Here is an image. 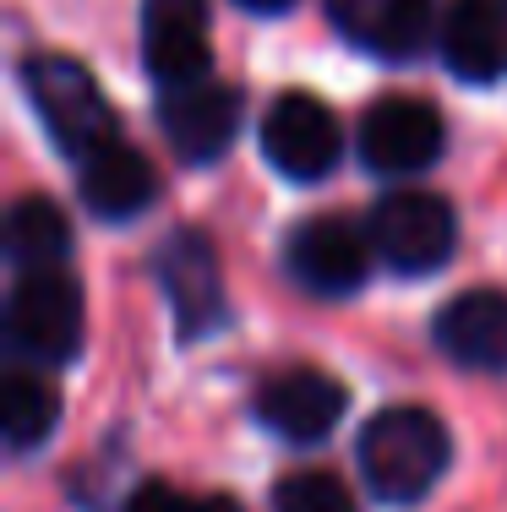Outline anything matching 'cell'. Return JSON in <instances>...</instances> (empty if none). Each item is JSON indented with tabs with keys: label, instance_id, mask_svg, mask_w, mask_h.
Here are the masks:
<instances>
[{
	"label": "cell",
	"instance_id": "ba28073f",
	"mask_svg": "<svg viewBox=\"0 0 507 512\" xmlns=\"http://www.w3.org/2000/svg\"><path fill=\"white\" fill-rule=\"evenodd\" d=\"M159 284L169 295V316L175 333L186 344H197L202 333L224 322V273H219V251L202 229H175L159 246Z\"/></svg>",
	"mask_w": 507,
	"mask_h": 512
},
{
	"label": "cell",
	"instance_id": "4fadbf2b",
	"mask_svg": "<svg viewBox=\"0 0 507 512\" xmlns=\"http://www.w3.org/2000/svg\"><path fill=\"white\" fill-rule=\"evenodd\" d=\"M431 338L453 365L469 371H502L507 365V295L497 289H464L431 322Z\"/></svg>",
	"mask_w": 507,
	"mask_h": 512
},
{
	"label": "cell",
	"instance_id": "3957f363",
	"mask_svg": "<svg viewBox=\"0 0 507 512\" xmlns=\"http://www.w3.org/2000/svg\"><path fill=\"white\" fill-rule=\"evenodd\" d=\"M6 333L17 355L39 365H66L82 344V284L66 267L17 273L11 306H6Z\"/></svg>",
	"mask_w": 507,
	"mask_h": 512
},
{
	"label": "cell",
	"instance_id": "30bf717a",
	"mask_svg": "<svg viewBox=\"0 0 507 512\" xmlns=\"http://www.w3.org/2000/svg\"><path fill=\"white\" fill-rule=\"evenodd\" d=\"M349 393L344 382L317 365H295V371H279L257 387V420L268 431H279L284 442H328L333 425L344 420Z\"/></svg>",
	"mask_w": 507,
	"mask_h": 512
},
{
	"label": "cell",
	"instance_id": "9c48e42d",
	"mask_svg": "<svg viewBox=\"0 0 507 512\" xmlns=\"http://www.w3.org/2000/svg\"><path fill=\"white\" fill-rule=\"evenodd\" d=\"M360 164L377 175H415L448 148V126L426 99H377L360 115Z\"/></svg>",
	"mask_w": 507,
	"mask_h": 512
},
{
	"label": "cell",
	"instance_id": "8992f818",
	"mask_svg": "<svg viewBox=\"0 0 507 512\" xmlns=\"http://www.w3.org/2000/svg\"><path fill=\"white\" fill-rule=\"evenodd\" d=\"M371 229H355L349 218L338 213H322V218H306V224L289 229V246H284V262L295 273V284H306L311 295H355L371 273Z\"/></svg>",
	"mask_w": 507,
	"mask_h": 512
},
{
	"label": "cell",
	"instance_id": "6da1fadb",
	"mask_svg": "<svg viewBox=\"0 0 507 512\" xmlns=\"http://www.w3.org/2000/svg\"><path fill=\"white\" fill-rule=\"evenodd\" d=\"M360 474L382 502H420L437 491V480L453 463V436L448 425L420 404H393L371 414L360 431Z\"/></svg>",
	"mask_w": 507,
	"mask_h": 512
},
{
	"label": "cell",
	"instance_id": "7c38bea8",
	"mask_svg": "<svg viewBox=\"0 0 507 512\" xmlns=\"http://www.w3.org/2000/svg\"><path fill=\"white\" fill-rule=\"evenodd\" d=\"M437 44L453 77L475 88L507 77V0H448Z\"/></svg>",
	"mask_w": 507,
	"mask_h": 512
},
{
	"label": "cell",
	"instance_id": "ffe728a7",
	"mask_svg": "<svg viewBox=\"0 0 507 512\" xmlns=\"http://www.w3.org/2000/svg\"><path fill=\"white\" fill-rule=\"evenodd\" d=\"M240 6H246V11H289L295 0H240Z\"/></svg>",
	"mask_w": 507,
	"mask_h": 512
},
{
	"label": "cell",
	"instance_id": "5bb4252c",
	"mask_svg": "<svg viewBox=\"0 0 507 512\" xmlns=\"http://www.w3.org/2000/svg\"><path fill=\"white\" fill-rule=\"evenodd\" d=\"M328 17L349 44L404 60V55H420V44L431 39L437 0H328Z\"/></svg>",
	"mask_w": 507,
	"mask_h": 512
},
{
	"label": "cell",
	"instance_id": "5b68a950",
	"mask_svg": "<svg viewBox=\"0 0 507 512\" xmlns=\"http://www.w3.org/2000/svg\"><path fill=\"white\" fill-rule=\"evenodd\" d=\"M262 153L284 180H322L344 158V126L317 93H279L262 115Z\"/></svg>",
	"mask_w": 507,
	"mask_h": 512
},
{
	"label": "cell",
	"instance_id": "8fae6325",
	"mask_svg": "<svg viewBox=\"0 0 507 512\" xmlns=\"http://www.w3.org/2000/svg\"><path fill=\"white\" fill-rule=\"evenodd\" d=\"M142 60L159 88L208 77V0H142Z\"/></svg>",
	"mask_w": 507,
	"mask_h": 512
},
{
	"label": "cell",
	"instance_id": "d6986e66",
	"mask_svg": "<svg viewBox=\"0 0 507 512\" xmlns=\"http://www.w3.org/2000/svg\"><path fill=\"white\" fill-rule=\"evenodd\" d=\"M126 512H240L235 496H186L164 480H148L137 496L126 502Z\"/></svg>",
	"mask_w": 507,
	"mask_h": 512
},
{
	"label": "cell",
	"instance_id": "e0dca14e",
	"mask_svg": "<svg viewBox=\"0 0 507 512\" xmlns=\"http://www.w3.org/2000/svg\"><path fill=\"white\" fill-rule=\"evenodd\" d=\"M60 420V393L44 371H6V393H0V425H6L11 453H33L50 442Z\"/></svg>",
	"mask_w": 507,
	"mask_h": 512
},
{
	"label": "cell",
	"instance_id": "52a82bcc",
	"mask_svg": "<svg viewBox=\"0 0 507 512\" xmlns=\"http://www.w3.org/2000/svg\"><path fill=\"white\" fill-rule=\"evenodd\" d=\"M240 115H246L240 88L213 82V77L180 82V88L159 93V126H164V142L175 148L180 164H213L219 153H229V142L240 131Z\"/></svg>",
	"mask_w": 507,
	"mask_h": 512
},
{
	"label": "cell",
	"instance_id": "2e32d148",
	"mask_svg": "<svg viewBox=\"0 0 507 512\" xmlns=\"http://www.w3.org/2000/svg\"><path fill=\"white\" fill-rule=\"evenodd\" d=\"M6 251L17 273H39V267H66L71 251V224L50 197H22L6 218Z\"/></svg>",
	"mask_w": 507,
	"mask_h": 512
},
{
	"label": "cell",
	"instance_id": "7a4b0ae2",
	"mask_svg": "<svg viewBox=\"0 0 507 512\" xmlns=\"http://www.w3.org/2000/svg\"><path fill=\"white\" fill-rule=\"evenodd\" d=\"M22 88L28 104L39 109L44 131L55 137V148L66 158H93L110 148L115 137V109L104 99V88L93 82V71L71 55H28L22 60Z\"/></svg>",
	"mask_w": 507,
	"mask_h": 512
},
{
	"label": "cell",
	"instance_id": "9a60e30c",
	"mask_svg": "<svg viewBox=\"0 0 507 512\" xmlns=\"http://www.w3.org/2000/svg\"><path fill=\"white\" fill-rule=\"evenodd\" d=\"M77 191H82V202H88V213L120 224V218L142 213V207L159 197V175H153V164L137 148L110 142V148H99L93 158H82Z\"/></svg>",
	"mask_w": 507,
	"mask_h": 512
},
{
	"label": "cell",
	"instance_id": "277c9868",
	"mask_svg": "<svg viewBox=\"0 0 507 512\" xmlns=\"http://www.w3.org/2000/svg\"><path fill=\"white\" fill-rule=\"evenodd\" d=\"M371 246L404 278H426L458 246V218L437 191H393L371 207Z\"/></svg>",
	"mask_w": 507,
	"mask_h": 512
},
{
	"label": "cell",
	"instance_id": "ac0fdd59",
	"mask_svg": "<svg viewBox=\"0 0 507 512\" xmlns=\"http://www.w3.org/2000/svg\"><path fill=\"white\" fill-rule=\"evenodd\" d=\"M273 512H355L349 485L328 469H306V474H284L273 491Z\"/></svg>",
	"mask_w": 507,
	"mask_h": 512
}]
</instances>
